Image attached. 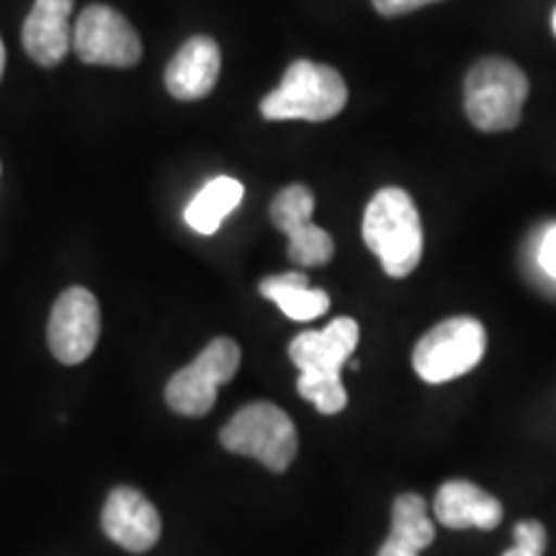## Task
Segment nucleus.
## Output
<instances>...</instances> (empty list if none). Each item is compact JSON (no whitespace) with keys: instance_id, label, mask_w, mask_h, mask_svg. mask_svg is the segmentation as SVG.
<instances>
[{"instance_id":"10","label":"nucleus","mask_w":556,"mask_h":556,"mask_svg":"<svg viewBox=\"0 0 556 556\" xmlns=\"http://www.w3.org/2000/svg\"><path fill=\"white\" fill-rule=\"evenodd\" d=\"M99 299L83 287L62 291L52 307L50 328H47V340H50L52 356L65 366L83 364V361L93 353L96 343H99Z\"/></svg>"},{"instance_id":"16","label":"nucleus","mask_w":556,"mask_h":556,"mask_svg":"<svg viewBox=\"0 0 556 556\" xmlns=\"http://www.w3.org/2000/svg\"><path fill=\"white\" fill-rule=\"evenodd\" d=\"M261 294L276 302L278 309L296 323H309L330 309V296L323 289H312L307 276L299 270L263 278Z\"/></svg>"},{"instance_id":"13","label":"nucleus","mask_w":556,"mask_h":556,"mask_svg":"<svg viewBox=\"0 0 556 556\" xmlns=\"http://www.w3.org/2000/svg\"><path fill=\"white\" fill-rule=\"evenodd\" d=\"M222 70L219 45L212 37L186 41L165 70V88L178 101H199L212 93Z\"/></svg>"},{"instance_id":"7","label":"nucleus","mask_w":556,"mask_h":556,"mask_svg":"<svg viewBox=\"0 0 556 556\" xmlns=\"http://www.w3.org/2000/svg\"><path fill=\"white\" fill-rule=\"evenodd\" d=\"M240 345L232 338H214L189 366L176 371L165 387L173 413L201 417L217 402V389L240 368Z\"/></svg>"},{"instance_id":"4","label":"nucleus","mask_w":556,"mask_h":556,"mask_svg":"<svg viewBox=\"0 0 556 556\" xmlns=\"http://www.w3.org/2000/svg\"><path fill=\"white\" fill-rule=\"evenodd\" d=\"M526 99V73L505 58L479 60L464 80V109L469 122L482 131L516 129Z\"/></svg>"},{"instance_id":"6","label":"nucleus","mask_w":556,"mask_h":556,"mask_svg":"<svg viewBox=\"0 0 556 556\" xmlns=\"http://www.w3.org/2000/svg\"><path fill=\"white\" fill-rule=\"evenodd\" d=\"M486 332L475 317H451L430 328L413 351L417 377L428 384L458 379L484 356Z\"/></svg>"},{"instance_id":"19","label":"nucleus","mask_w":556,"mask_h":556,"mask_svg":"<svg viewBox=\"0 0 556 556\" xmlns=\"http://www.w3.org/2000/svg\"><path fill=\"white\" fill-rule=\"evenodd\" d=\"M536 263L544 274L556 281V225L548 227L544 232V238L539 242V253H536Z\"/></svg>"},{"instance_id":"21","label":"nucleus","mask_w":556,"mask_h":556,"mask_svg":"<svg viewBox=\"0 0 556 556\" xmlns=\"http://www.w3.org/2000/svg\"><path fill=\"white\" fill-rule=\"evenodd\" d=\"M3 70H5V47H3V39H0V78H3Z\"/></svg>"},{"instance_id":"14","label":"nucleus","mask_w":556,"mask_h":556,"mask_svg":"<svg viewBox=\"0 0 556 556\" xmlns=\"http://www.w3.org/2000/svg\"><path fill=\"white\" fill-rule=\"evenodd\" d=\"M433 513L438 523L451 528V531H492L503 523V505L495 495L484 492L482 486L464 482V479H451L438 490Z\"/></svg>"},{"instance_id":"2","label":"nucleus","mask_w":556,"mask_h":556,"mask_svg":"<svg viewBox=\"0 0 556 556\" xmlns=\"http://www.w3.org/2000/svg\"><path fill=\"white\" fill-rule=\"evenodd\" d=\"M364 242L374 255H379L387 276L405 278L420 266L422 222L413 197L405 189L389 186L368 201Z\"/></svg>"},{"instance_id":"5","label":"nucleus","mask_w":556,"mask_h":556,"mask_svg":"<svg viewBox=\"0 0 556 556\" xmlns=\"http://www.w3.org/2000/svg\"><path fill=\"white\" fill-rule=\"evenodd\" d=\"M219 443L232 454L255 458L270 471H287L299 451L294 422L270 402H253L238 409L222 428Z\"/></svg>"},{"instance_id":"11","label":"nucleus","mask_w":556,"mask_h":556,"mask_svg":"<svg viewBox=\"0 0 556 556\" xmlns=\"http://www.w3.org/2000/svg\"><path fill=\"white\" fill-rule=\"evenodd\" d=\"M101 523L106 536L131 554L150 552L163 531L157 507L135 486H116L111 492Z\"/></svg>"},{"instance_id":"12","label":"nucleus","mask_w":556,"mask_h":556,"mask_svg":"<svg viewBox=\"0 0 556 556\" xmlns=\"http://www.w3.org/2000/svg\"><path fill=\"white\" fill-rule=\"evenodd\" d=\"M75 0H34V9L24 24V50L41 67H54L73 50V16Z\"/></svg>"},{"instance_id":"3","label":"nucleus","mask_w":556,"mask_h":556,"mask_svg":"<svg viewBox=\"0 0 556 556\" xmlns=\"http://www.w3.org/2000/svg\"><path fill=\"white\" fill-rule=\"evenodd\" d=\"M348 103V86L336 67L296 60L283 73L281 86L261 101L268 122H328Z\"/></svg>"},{"instance_id":"17","label":"nucleus","mask_w":556,"mask_h":556,"mask_svg":"<svg viewBox=\"0 0 556 556\" xmlns=\"http://www.w3.org/2000/svg\"><path fill=\"white\" fill-rule=\"evenodd\" d=\"M242 197H245V189H242L240 180L229 176L208 180L186 206V225L199 235H214L222 227V222L240 206Z\"/></svg>"},{"instance_id":"1","label":"nucleus","mask_w":556,"mask_h":556,"mask_svg":"<svg viewBox=\"0 0 556 556\" xmlns=\"http://www.w3.org/2000/svg\"><path fill=\"white\" fill-rule=\"evenodd\" d=\"M358 323L351 317L332 319L328 328L302 332L291 340L289 356L299 368L296 389L323 415H338L348 405L340 368L358 345Z\"/></svg>"},{"instance_id":"8","label":"nucleus","mask_w":556,"mask_h":556,"mask_svg":"<svg viewBox=\"0 0 556 556\" xmlns=\"http://www.w3.org/2000/svg\"><path fill=\"white\" fill-rule=\"evenodd\" d=\"M73 50L86 65L135 67L142 60V39L119 11L93 3L75 21Z\"/></svg>"},{"instance_id":"9","label":"nucleus","mask_w":556,"mask_h":556,"mask_svg":"<svg viewBox=\"0 0 556 556\" xmlns=\"http://www.w3.org/2000/svg\"><path fill=\"white\" fill-rule=\"evenodd\" d=\"M312 212H315V193L302 184L278 191L270 204V222L287 235L289 258L302 268L325 266L336 253V242L312 222Z\"/></svg>"},{"instance_id":"15","label":"nucleus","mask_w":556,"mask_h":556,"mask_svg":"<svg viewBox=\"0 0 556 556\" xmlns=\"http://www.w3.org/2000/svg\"><path fill=\"white\" fill-rule=\"evenodd\" d=\"M435 539L433 520L428 516V503L415 492H405L394 500L392 533L381 544L377 556H420Z\"/></svg>"},{"instance_id":"20","label":"nucleus","mask_w":556,"mask_h":556,"mask_svg":"<svg viewBox=\"0 0 556 556\" xmlns=\"http://www.w3.org/2000/svg\"><path fill=\"white\" fill-rule=\"evenodd\" d=\"M374 9H377L381 16H405V13H413L422 5L438 3V0H371Z\"/></svg>"},{"instance_id":"22","label":"nucleus","mask_w":556,"mask_h":556,"mask_svg":"<svg viewBox=\"0 0 556 556\" xmlns=\"http://www.w3.org/2000/svg\"><path fill=\"white\" fill-rule=\"evenodd\" d=\"M552 29H554V34H556V9H554V16H552Z\"/></svg>"},{"instance_id":"18","label":"nucleus","mask_w":556,"mask_h":556,"mask_svg":"<svg viewBox=\"0 0 556 556\" xmlns=\"http://www.w3.org/2000/svg\"><path fill=\"white\" fill-rule=\"evenodd\" d=\"M546 528L539 520H523L513 531V548L503 556H544L546 552Z\"/></svg>"}]
</instances>
